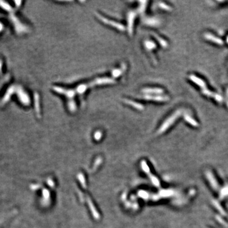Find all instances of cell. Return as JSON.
I'll use <instances>...</instances> for the list:
<instances>
[{
    "label": "cell",
    "mask_w": 228,
    "mask_h": 228,
    "mask_svg": "<svg viewBox=\"0 0 228 228\" xmlns=\"http://www.w3.org/2000/svg\"><path fill=\"white\" fill-rule=\"evenodd\" d=\"M17 94H18V98L21 101L22 103L25 105H29V103H30L29 96L22 88H18V90H17Z\"/></svg>",
    "instance_id": "cell-1"
},
{
    "label": "cell",
    "mask_w": 228,
    "mask_h": 228,
    "mask_svg": "<svg viewBox=\"0 0 228 228\" xmlns=\"http://www.w3.org/2000/svg\"><path fill=\"white\" fill-rule=\"evenodd\" d=\"M98 18H100V20H101V21H102L103 22L105 23V24L111 25V26L113 27L116 28V29H119V30H123L124 29V27L123 25H121V24H120L119 23L116 22L111 21V20H108V19H106V18H104L103 17L100 15H98Z\"/></svg>",
    "instance_id": "cell-2"
},
{
    "label": "cell",
    "mask_w": 228,
    "mask_h": 228,
    "mask_svg": "<svg viewBox=\"0 0 228 228\" xmlns=\"http://www.w3.org/2000/svg\"><path fill=\"white\" fill-rule=\"evenodd\" d=\"M205 174L207 179L210 182V184L212 188L214 190H217L218 188H219V184L217 183V181L215 179V177L212 174V173L210 171H206Z\"/></svg>",
    "instance_id": "cell-3"
},
{
    "label": "cell",
    "mask_w": 228,
    "mask_h": 228,
    "mask_svg": "<svg viewBox=\"0 0 228 228\" xmlns=\"http://www.w3.org/2000/svg\"><path fill=\"white\" fill-rule=\"evenodd\" d=\"M53 89L55 91L57 92V93H60V94H65V95H66L68 98H72L73 96V95H74V92L72 90H68V89H63V88L57 86L54 87Z\"/></svg>",
    "instance_id": "cell-4"
},
{
    "label": "cell",
    "mask_w": 228,
    "mask_h": 228,
    "mask_svg": "<svg viewBox=\"0 0 228 228\" xmlns=\"http://www.w3.org/2000/svg\"><path fill=\"white\" fill-rule=\"evenodd\" d=\"M15 91V88L13 86H12L7 90V92L6 93V94H5L4 98H3V103H6L8 102V100H9L10 98H11V96H12V94H13V93H14Z\"/></svg>",
    "instance_id": "cell-5"
},
{
    "label": "cell",
    "mask_w": 228,
    "mask_h": 228,
    "mask_svg": "<svg viewBox=\"0 0 228 228\" xmlns=\"http://www.w3.org/2000/svg\"><path fill=\"white\" fill-rule=\"evenodd\" d=\"M113 81L109 78H100V79H96L94 82V84H97V85H101V84H111L113 83Z\"/></svg>",
    "instance_id": "cell-6"
},
{
    "label": "cell",
    "mask_w": 228,
    "mask_h": 228,
    "mask_svg": "<svg viewBox=\"0 0 228 228\" xmlns=\"http://www.w3.org/2000/svg\"><path fill=\"white\" fill-rule=\"evenodd\" d=\"M13 21V22H14L15 26L16 28L17 29V31L21 32H25V30H26V28H25L23 26L24 25H22L21 22H18V20H17V18H16V17L14 18Z\"/></svg>",
    "instance_id": "cell-7"
},
{
    "label": "cell",
    "mask_w": 228,
    "mask_h": 228,
    "mask_svg": "<svg viewBox=\"0 0 228 228\" xmlns=\"http://www.w3.org/2000/svg\"><path fill=\"white\" fill-rule=\"evenodd\" d=\"M134 13L133 12H131L128 15V23H129V31L131 32L132 31V27L134 22Z\"/></svg>",
    "instance_id": "cell-8"
},
{
    "label": "cell",
    "mask_w": 228,
    "mask_h": 228,
    "mask_svg": "<svg viewBox=\"0 0 228 228\" xmlns=\"http://www.w3.org/2000/svg\"><path fill=\"white\" fill-rule=\"evenodd\" d=\"M212 203H213V205H214L215 206V207H216L217 209V210H219V211L221 213V214H222V215H226V214H225V212L224 211V209H223V208H222V207L220 206V205L219 204V202H218L217 201H216V200H212Z\"/></svg>",
    "instance_id": "cell-9"
},
{
    "label": "cell",
    "mask_w": 228,
    "mask_h": 228,
    "mask_svg": "<svg viewBox=\"0 0 228 228\" xmlns=\"http://www.w3.org/2000/svg\"><path fill=\"white\" fill-rule=\"evenodd\" d=\"M228 197V186H225L221 189L220 192V198L221 200L224 199L225 197Z\"/></svg>",
    "instance_id": "cell-10"
},
{
    "label": "cell",
    "mask_w": 228,
    "mask_h": 228,
    "mask_svg": "<svg viewBox=\"0 0 228 228\" xmlns=\"http://www.w3.org/2000/svg\"><path fill=\"white\" fill-rule=\"evenodd\" d=\"M125 103H126L128 104V105H131V106L132 105V106H134V107H135L136 108L139 109V108H141V106L140 105H139V104H138V103H136L133 102V101H131V100H125Z\"/></svg>",
    "instance_id": "cell-11"
},
{
    "label": "cell",
    "mask_w": 228,
    "mask_h": 228,
    "mask_svg": "<svg viewBox=\"0 0 228 228\" xmlns=\"http://www.w3.org/2000/svg\"><path fill=\"white\" fill-rule=\"evenodd\" d=\"M86 89H87L86 86L84 85V84H82V85L79 86L78 87V88H77V91H78V92L79 93L82 94V93H83L84 91H85Z\"/></svg>",
    "instance_id": "cell-12"
},
{
    "label": "cell",
    "mask_w": 228,
    "mask_h": 228,
    "mask_svg": "<svg viewBox=\"0 0 228 228\" xmlns=\"http://www.w3.org/2000/svg\"><path fill=\"white\" fill-rule=\"evenodd\" d=\"M0 6L7 11H9V10H11V7H10L9 5L7 4L5 2H0Z\"/></svg>",
    "instance_id": "cell-13"
},
{
    "label": "cell",
    "mask_w": 228,
    "mask_h": 228,
    "mask_svg": "<svg viewBox=\"0 0 228 228\" xmlns=\"http://www.w3.org/2000/svg\"><path fill=\"white\" fill-rule=\"evenodd\" d=\"M216 219H217V220H219V221L220 222H221V224H222V225H224V226L228 227V225L226 224V222H225L224 221V220H223V219H222L221 217H219V216H217H217H216Z\"/></svg>",
    "instance_id": "cell-14"
},
{
    "label": "cell",
    "mask_w": 228,
    "mask_h": 228,
    "mask_svg": "<svg viewBox=\"0 0 228 228\" xmlns=\"http://www.w3.org/2000/svg\"><path fill=\"white\" fill-rule=\"evenodd\" d=\"M121 73H122V71H121V69L116 70H114L113 72V75L115 77H118V75H119Z\"/></svg>",
    "instance_id": "cell-15"
},
{
    "label": "cell",
    "mask_w": 228,
    "mask_h": 228,
    "mask_svg": "<svg viewBox=\"0 0 228 228\" xmlns=\"http://www.w3.org/2000/svg\"><path fill=\"white\" fill-rule=\"evenodd\" d=\"M99 136H101V133H100V132H97L96 133V134H95V138H96V139H98V138H100Z\"/></svg>",
    "instance_id": "cell-16"
},
{
    "label": "cell",
    "mask_w": 228,
    "mask_h": 228,
    "mask_svg": "<svg viewBox=\"0 0 228 228\" xmlns=\"http://www.w3.org/2000/svg\"><path fill=\"white\" fill-rule=\"evenodd\" d=\"M2 61L0 60V73H2Z\"/></svg>",
    "instance_id": "cell-17"
},
{
    "label": "cell",
    "mask_w": 228,
    "mask_h": 228,
    "mask_svg": "<svg viewBox=\"0 0 228 228\" xmlns=\"http://www.w3.org/2000/svg\"><path fill=\"white\" fill-rule=\"evenodd\" d=\"M3 24H2V23H0V32L2 31V30H3Z\"/></svg>",
    "instance_id": "cell-18"
}]
</instances>
